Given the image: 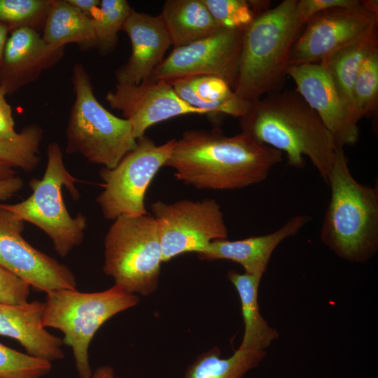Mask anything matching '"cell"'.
I'll return each instance as SVG.
<instances>
[{
    "instance_id": "obj_9",
    "label": "cell",
    "mask_w": 378,
    "mask_h": 378,
    "mask_svg": "<svg viewBox=\"0 0 378 378\" xmlns=\"http://www.w3.org/2000/svg\"><path fill=\"white\" fill-rule=\"evenodd\" d=\"M176 139L156 145L144 135L136 139V148L113 168H103L99 175L104 190L97 197L104 217L114 220L122 215L147 214L145 195L159 169L165 165Z\"/></svg>"
},
{
    "instance_id": "obj_27",
    "label": "cell",
    "mask_w": 378,
    "mask_h": 378,
    "mask_svg": "<svg viewBox=\"0 0 378 378\" xmlns=\"http://www.w3.org/2000/svg\"><path fill=\"white\" fill-rule=\"evenodd\" d=\"M133 8L125 0H102L91 21L95 48L102 55L111 53L118 43V33Z\"/></svg>"
},
{
    "instance_id": "obj_37",
    "label": "cell",
    "mask_w": 378,
    "mask_h": 378,
    "mask_svg": "<svg viewBox=\"0 0 378 378\" xmlns=\"http://www.w3.org/2000/svg\"><path fill=\"white\" fill-rule=\"evenodd\" d=\"M90 378H120L115 374L113 369L105 365L95 370Z\"/></svg>"
},
{
    "instance_id": "obj_35",
    "label": "cell",
    "mask_w": 378,
    "mask_h": 378,
    "mask_svg": "<svg viewBox=\"0 0 378 378\" xmlns=\"http://www.w3.org/2000/svg\"><path fill=\"white\" fill-rule=\"evenodd\" d=\"M24 182L19 176L0 181V202L6 200L20 191Z\"/></svg>"
},
{
    "instance_id": "obj_17",
    "label": "cell",
    "mask_w": 378,
    "mask_h": 378,
    "mask_svg": "<svg viewBox=\"0 0 378 378\" xmlns=\"http://www.w3.org/2000/svg\"><path fill=\"white\" fill-rule=\"evenodd\" d=\"M122 30L129 36L132 52L127 62L115 71L117 83L139 84L148 78L172 46L159 16L132 10Z\"/></svg>"
},
{
    "instance_id": "obj_31",
    "label": "cell",
    "mask_w": 378,
    "mask_h": 378,
    "mask_svg": "<svg viewBox=\"0 0 378 378\" xmlns=\"http://www.w3.org/2000/svg\"><path fill=\"white\" fill-rule=\"evenodd\" d=\"M214 20L227 29H245L255 14L246 0H202Z\"/></svg>"
},
{
    "instance_id": "obj_16",
    "label": "cell",
    "mask_w": 378,
    "mask_h": 378,
    "mask_svg": "<svg viewBox=\"0 0 378 378\" xmlns=\"http://www.w3.org/2000/svg\"><path fill=\"white\" fill-rule=\"evenodd\" d=\"M64 53V46L46 43L33 29L22 27L11 31L0 66V88L6 94H14L53 67Z\"/></svg>"
},
{
    "instance_id": "obj_6",
    "label": "cell",
    "mask_w": 378,
    "mask_h": 378,
    "mask_svg": "<svg viewBox=\"0 0 378 378\" xmlns=\"http://www.w3.org/2000/svg\"><path fill=\"white\" fill-rule=\"evenodd\" d=\"M137 295L113 285L99 292L62 289L46 293L43 326L64 334L62 342L72 349L80 378H90V344L99 328L113 316L135 307Z\"/></svg>"
},
{
    "instance_id": "obj_39",
    "label": "cell",
    "mask_w": 378,
    "mask_h": 378,
    "mask_svg": "<svg viewBox=\"0 0 378 378\" xmlns=\"http://www.w3.org/2000/svg\"><path fill=\"white\" fill-rule=\"evenodd\" d=\"M361 4L369 12L378 15V1L377 0L361 1Z\"/></svg>"
},
{
    "instance_id": "obj_4",
    "label": "cell",
    "mask_w": 378,
    "mask_h": 378,
    "mask_svg": "<svg viewBox=\"0 0 378 378\" xmlns=\"http://www.w3.org/2000/svg\"><path fill=\"white\" fill-rule=\"evenodd\" d=\"M327 184L330 198L320 239L340 258L365 262L378 249V187L356 180L344 149L336 150Z\"/></svg>"
},
{
    "instance_id": "obj_25",
    "label": "cell",
    "mask_w": 378,
    "mask_h": 378,
    "mask_svg": "<svg viewBox=\"0 0 378 378\" xmlns=\"http://www.w3.org/2000/svg\"><path fill=\"white\" fill-rule=\"evenodd\" d=\"M266 351L237 349L228 358H221L220 349L215 346L199 355L188 366L185 378H242L256 368Z\"/></svg>"
},
{
    "instance_id": "obj_14",
    "label": "cell",
    "mask_w": 378,
    "mask_h": 378,
    "mask_svg": "<svg viewBox=\"0 0 378 378\" xmlns=\"http://www.w3.org/2000/svg\"><path fill=\"white\" fill-rule=\"evenodd\" d=\"M106 100L130 122L136 139L144 136L148 127L169 118L206 115L183 101L169 81L150 76L136 85L116 83L114 90L106 94Z\"/></svg>"
},
{
    "instance_id": "obj_33",
    "label": "cell",
    "mask_w": 378,
    "mask_h": 378,
    "mask_svg": "<svg viewBox=\"0 0 378 378\" xmlns=\"http://www.w3.org/2000/svg\"><path fill=\"white\" fill-rule=\"evenodd\" d=\"M358 0H298L296 6L299 21L305 24L315 15L337 7H350L359 5Z\"/></svg>"
},
{
    "instance_id": "obj_8",
    "label": "cell",
    "mask_w": 378,
    "mask_h": 378,
    "mask_svg": "<svg viewBox=\"0 0 378 378\" xmlns=\"http://www.w3.org/2000/svg\"><path fill=\"white\" fill-rule=\"evenodd\" d=\"M162 262L153 216L122 215L114 220L104 237L103 270L115 285L148 296L158 289Z\"/></svg>"
},
{
    "instance_id": "obj_34",
    "label": "cell",
    "mask_w": 378,
    "mask_h": 378,
    "mask_svg": "<svg viewBox=\"0 0 378 378\" xmlns=\"http://www.w3.org/2000/svg\"><path fill=\"white\" fill-rule=\"evenodd\" d=\"M5 92L0 88V139H13L18 133L15 130V122L12 109L7 103Z\"/></svg>"
},
{
    "instance_id": "obj_38",
    "label": "cell",
    "mask_w": 378,
    "mask_h": 378,
    "mask_svg": "<svg viewBox=\"0 0 378 378\" xmlns=\"http://www.w3.org/2000/svg\"><path fill=\"white\" fill-rule=\"evenodd\" d=\"M8 28L0 23V66L2 62L4 51L8 39Z\"/></svg>"
},
{
    "instance_id": "obj_22",
    "label": "cell",
    "mask_w": 378,
    "mask_h": 378,
    "mask_svg": "<svg viewBox=\"0 0 378 378\" xmlns=\"http://www.w3.org/2000/svg\"><path fill=\"white\" fill-rule=\"evenodd\" d=\"M262 276L235 270L227 272V278L239 295L244 325V332L238 349L265 351L279 337L261 316L258 304V288Z\"/></svg>"
},
{
    "instance_id": "obj_21",
    "label": "cell",
    "mask_w": 378,
    "mask_h": 378,
    "mask_svg": "<svg viewBox=\"0 0 378 378\" xmlns=\"http://www.w3.org/2000/svg\"><path fill=\"white\" fill-rule=\"evenodd\" d=\"M174 48L211 36L223 29L202 0H167L158 15Z\"/></svg>"
},
{
    "instance_id": "obj_2",
    "label": "cell",
    "mask_w": 378,
    "mask_h": 378,
    "mask_svg": "<svg viewBox=\"0 0 378 378\" xmlns=\"http://www.w3.org/2000/svg\"><path fill=\"white\" fill-rule=\"evenodd\" d=\"M239 118L242 132L284 152L289 166L302 169L308 157L327 183L337 149L318 114L295 90L267 94Z\"/></svg>"
},
{
    "instance_id": "obj_1",
    "label": "cell",
    "mask_w": 378,
    "mask_h": 378,
    "mask_svg": "<svg viewBox=\"0 0 378 378\" xmlns=\"http://www.w3.org/2000/svg\"><path fill=\"white\" fill-rule=\"evenodd\" d=\"M282 160V153L241 132L190 130L176 140L165 165L197 189L234 190L259 183Z\"/></svg>"
},
{
    "instance_id": "obj_23",
    "label": "cell",
    "mask_w": 378,
    "mask_h": 378,
    "mask_svg": "<svg viewBox=\"0 0 378 378\" xmlns=\"http://www.w3.org/2000/svg\"><path fill=\"white\" fill-rule=\"evenodd\" d=\"M42 38L50 45L76 43L80 48H95L91 18L66 0H53L43 26Z\"/></svg>"
},
{
    "instance_id": "obj_36",
    "label": "cell",
    "mask_w": 378,
    "mask_h": 378,
    "mask_svg": "<svg viewBox=\"0 0 378 378\" xmlns=\"http://www.w3.org/2000/svg\"><path fill=\"white\" fill-rule=\"evenodd\" d=\"M71 6L82 13L91 18L94 11L99 6V0H66Z\"/></svg>"
},
{
    "instance_id": "obj_3",
    "label": "cell",
    "mask_w": 378,
    "mask_h": 378,
    "mask_svg": "<svg viewBox=\"0 0 378 378\" xmlns=\"http://www.w3.org/2000/svg\"><path fill=\"white\" fill-rule=\"evenodd\" d=\"M297 1L284 0L255 14L244 30L233 88L240 98L253 102L281 90L293 46L304 25L298 18Z\"/></svg>"
},
{
    "instance_id": "obj_15",
    "label": "cell",
    "mask_w": 378,
    "mask_h": 378,
    "mask_svg": "<svg viewBox=\"0 0 378 378\" xmlns=\"http://www.w3.org/2000/svg\"><path fill=\"white\" fill-rule=\"evenodd\" d=\"M287 76L293 78L295 90L318 114L332 135L337 149L358 141V120L323 65L312 63L290 66Z\"/></svg>"
},
{
    "instance_id": "obj_32",
    "label": "cell",
    "mask_w": 378,
    "mask_h": 378,
    "mask_svg": "<svg viewBox=\"0 0 378 378\" xmlns=\"http://www.w3.org/2000/svg\"><path fill=\"white\" fill-rule=\"evenodd\" d=\"M30 286L0 266V303L20 304L27 301Z\"/></svg>"
},
{
    "instance_id": "obj_19",
    "label": "cell",
    "mask_w": 378,
    "mask_h": 378,
    "mask_svg": "<svg viewBox=\"0 0 378 378\" xmlns=\"http://www.w3.org/2000/svg\"><path fill=\"white\" fill-rule=\"evenodd\" d=\"M44 302L0 303V335L18 341L27 354L52 362L63 359L62 340L43 326Z\"/></svg>"
},
{
    "instance_id": "obj_20",
    "label": "cell",
    "mask_w": 378,
    "mask_h": 378,
    "mask_svg": "<svg viewBox=\"0 0 378 378\" xmlns=\"http://www.w3.org/2000/svg\"><path fill=\"white\" fill-rule=\"evenodd\" d=\"M186 103L206 113L241 118L252 102L238 97L223 79L212 76L187 77L169 81Z\"/></svg>"
},
{
    "instance_id": "obj_5",
    "label": "cell",
    "mask_w": 378,
    "mask_h": 378,
    "mask_svg": "<svg viewBox=\"0 0 378 378\" xmlns=\"http://www.w3.org/2000/svg\"><path fill=\"white\" fill-rule=\"evenodd\" d=\"M75 100L66 127L68 154H81L89 162L112 169L137 144L130 122L107 111L97 99L82 64L74 66Z\"/></svg>"
},
{
    "instance_id": "obj_28",
    "label": "cell",
    "mask_w": 378,
    "mask_h": 378,
    "mask_svg": "<svg viewBox=\"0 0 378 378\" xmlns=\"http://www.w3.org/2000/svg\"><path fill=\"white\" fill-rule=\"evenodd\" d=\"M377 102L378 49L365 58L353 86L352 108L358 120L373 113Z\"/></svg>"
},
{
    "instance_id": "obj_24",
    "label": "cell",
    "mask_w": 378,
    "mask_h": 378,
    "mask_svg": "<svg viewBox=\"0 0 378 378\" xmlns=\"http://www.w3.org/2000/svg\"><path fill=\"white\" fill-rule=\"evenodd\" d=\"M377 49V26L360 39L332 53L320 62L329 74L339 94L352 111L353 86L360 66L365 58Z\"/></svg>"
},
{
    "instance_id": "obj_26",
    "label": "cell",
    "mask_w": 378,
    "mask_h": 378,
    "mask_svg": "<svg viewBox=\"0 0 378 378\" xmlns=\"http://www.w3.org/2000/svg\"><path fill=\"white\" fill-rule=\"evenodd\" d=\"M43 136L42 127L31 124L13 139H0V181L15 176L17 169L31 172L37 167Z\"/></svg>"
},
{
    "instance_id": "obj_13",
    "label": "cell",
    "mask_w": 378,
    "mask_h": 378,
    "mask_svg": "<svg viewBox=\"0 0 378 378\" xmlns=\"http://www.w3.org/2000/svg\"><path fill=\"white\" fill-rule=\"evenodd\" d=\"M294 43L289 66L320 63L332 53L354 43L378 24V15L360 4L321 12L307 23Z\"/></svg>"
},
{
    "instance_id": "obj_7",
    "label": "cell",
    "mask_w": 378,
    "mask_h": 378,
    "mask_svg": "<svg viewBox=\"0 0 378 378\" xmlns=\"http://www.w3.org/2000/svg\"><path fill=\"white\" fill-rule=\"evenodd\" d=\"M48 161L41 179L29 182L31 195L19 203L2 204L24 222H29L42 230L51 239L55 251L66 257L84 238L87 218L81 213L71 217L62 195L63 186L76 200L80 194L75 186L78 180L66 168L63 154L57 142L47 148Z\"/></svg>"
},
{
    "instance_id": "obj_12",
    "label": "cell",
    "mask_w": 378,
    "mask_h": 378,
    "mask_svg": "<svg viewBox=\"0 0 378 378\" xmlns=\"http://www.w3.org/2000/svg\"><path fill=\"white\" fill-rule=\"evenodd\" d=\"M244 29H227L188 45L175 48L150 77L175 79L212 76L223 79L233 90Z\"/></svg>"
},
{
    "instance_id": "obj_30",
    "label": "cell",
    "mask_w": 378,
    "mask_h": 378,
    "mask_svg": "<svg viewBox=\"0 0 378 378\" xmlns=\"http://www.w3.org/2000/svg\"><path fill=\"white\" fill-rule=\"evenodd\" d=\"M51 363L0 343V378H41L51 370Z\"/></svg>"
},
{
    "instance_id": "obj_18",
    "label": "cell",
    "mask_w": 378,
    "mask_h": 378,
    "mask_svg": "<svg viewBox=\"0 0 378 378\" xmlns=\"http://www.w3.org/2000/svg\"><path fill=\"white\" fill-rule=\"evenodd\" d=\"M307 215L290 218L276 231L240 240H215L210 242L198 257L202 260H229L240 264L245 272L263 276L272 253L284 239L297 234L310 220Z\"/></svg>"
},
{
    "instance_id": "obj_10",
    "label": "cell",
    "mask_w": 378,
    "mask_h": 378,
    "mask_svg": "<svg viewBox=\"0 0 378 378\" xmlns=\"http://www.w3.org/2000/svg\"><path fill=\"white\" fill-rule=\"evenodd\" d=\"M151 210L158 227L162 262L182 253L202 252L215 240L228 236L223 214L213 199L157 201Z\"/></svg>"
},
{
    "instance_id": "obj_29",
    "label": "cell",
    "mask_w": 378,
    "mask_h": 378,
    "mask_svg": "<svg viewBox=\"0 0 378 378\" xmlns=\"http://www.w3.org/2000/svg\"><path fill=\"white\" fill-rule=\"evenodd\" d=\"M52 0H0V23L9 31L43 28Z\"/></svg>"
},
{
    "instance_id": "obj_11",
    "label": "cell",
    "mask_w": 378,
    "mask_h": 378,
    "mask_svg": "<svg viewBox=\"0 0 378 378\" xmlns=\"http://www.w3.org/2000/svg\"><path fill=\"white\" fill-rule=\"evenodd\" d=\"M24 221L0 204V266L46 293L76 289L74 273L22 237Z\"/></svg>"
}]
</instances>
